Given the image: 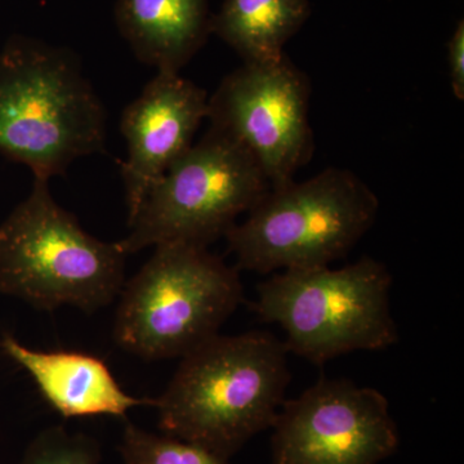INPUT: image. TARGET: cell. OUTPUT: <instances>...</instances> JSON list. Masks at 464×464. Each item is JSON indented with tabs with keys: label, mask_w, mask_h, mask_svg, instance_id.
I'll return each mask as SVG.
<instances>
[{
	"label": "cell",
	"mask_w": 464,
	"mask_h": 464,
	"mask_svg": "<svg viewBox=\"0 0 464 464\" xmlns=\"http://www.w3.org/2000/svg\"><path fill=\"white\" fill-rule=\"evenodd\" d=\"M0 348L27 372L45 401L63 417L124 418L137 406H154V400L128 395L99 357L75 351L33 350L9 334L3 335Z\"/></svg>",
	"instance_id": "11"
},
{
	"label": "cell",
	"mask_w": 464,
	"mask_h": 464,
	"mask_svg": "<svg viewBox=\"0 0 464 464\" xmlns=\"http://www.w3.org/2000/svg\"><path fill=\"white\" fill-rule=\"evenodd\" d=\"M119 451L125 464H230L200 445L148 432L132 423L125 424Z\"/></svg>",
	"instance_id": "14"
},
{
	"label": "cell",
	"mask_w": 464,
	"mask_h": 464,
	"mask_svg": "<svg viewBox=\"0 0 464 464\" xmlns=\"http://www.w3.org/2000/svg\"><path fill=\"white\" fill-rule=\"evenodd\" d=\"M288 353L267 332L215 335L181 357L154 400L159 429L230 459L273 427L290 380Z\"/></svg>",
	"instance_id": "1"
},
{
	"label": "cell",
	"mask_w": 464,
	"mask_h": 464,
	"mask_svg": "<svg viewBox=\"0 0 464 464\" xmlns=\"http://www.w3.org/2000/svg\"><path fill=\"white\" fill-rule=\"evenodd\" d=\"M48 182L34 179L29 197L0 225V293L39 310L94 313L121 295L128 256L85 232Z\"/></svg>",
	"instance_id": "3"
},
{
	"label": "cell",
	"mask_w": 464,
	"mask_h": 464,
	"mask_svg": "<svg viewBox=\"0 0 464 464\" xmlns=\"http://www.w3.org/2000/svg\"><path fill=\"white\" fill-rule=\"evenodd\" d=\"M243 301L237 267L204 246L163 244L121 289L115 342L142 359L182 357L219 334Z\"/></svg>",
	"instance_id": "6"
},
{
	"label": "cell",
	"mask_w": 464,
	"mask_h": 464,
	"mask_svg": "<svg viewBox=\"0 0 464 464\" xmlns=\"http://www.w3.org/2000/svg\"><path fill=\"white\" fill-rule=\"evenodd\" d=\"M100 445L83 433L61 426L39 432L27 445L21 464H100Z\"/></svg>",
	"instance_id": "15"
},
{
	"label": "cell",
	"mask_w": 464,
	"mask_h": 464,
	"mask_svg": "<svg viewBox=\"0 0 464 464\" xmlns=\"http://www.w3.org/2000/svg\"><path fill=\"white\" fill-rule=\"evenodd\" d=\"M105 141V109L74 52L9 38L0 51V152L50 181Z\"/></svg>",
	"instance_id": "2"
},
{
	"label": "cell",
	"mask_w": 464,
	"mask_h": 464,
	"mask_svg": "<svg viewBox=\"0 0 464 464\" xmlns=\"http://www.w3.org/2000/svg\"><path fill=\"white\" fill-rule=\"evenodd\" d=\"M311 14L308 0H224L210 32L246 63H273Z\"/></svg>",
	"instance_id": "13"
},
{
	"label": "cell",
	"mask_w": 464,
	"mask_h": 464,
	"mask_svg": "<svg viewBox=\"0 0 464 464\" xmlns=\"http://www.w3.org/2000/svg\"><path fill=\"white\" fill-rule=\"evenodd\" d=\"M212 16L208 0H116L115 24L139 61L179 72L203 47Z\"/></svg>",
	"instance_id": "12"
},
{
	"label": "cell",
	"mask_w": 464,
	"mask_h": 464,
	"mask_svg": "<svg viewBox=\"0 0 464 464\" xmlns=\"http://www.w3.org/2000/svg\"><path fill=\"white\" fill-rule=\"evenodd\" d=\"M208 100L203 88L179 72H158L125 108L121 128L128 158L121 177L128 222L155 183L194 145L195 133L207 119Z\"/></svg>",
	"instance_id": "10"
},
{
	"label": "cell",
	"mask_w": 464,
	"mask_h": 464,
	"mask_svg": "<svg viewBox=\"0 0 464 464\" xmlns=\"http://www.w3.org/2000/svg\"><path fill=\"white\" fill-rule=\"evenodd\" d=\"M449 76L458 100H464V21H458L448 44Z\"/></svg>",
	"instance_id": "16"
},
{
	"label": "cell",
	"mask_w": 464,
	"mask_h": 464,
	"mask_svg": "<svg viewBox=\"0 0 464 464\" xmlns=\"http://www.w3.org/2000/svg\"><path fill=\"white\" fill-rule=\"evenodd\" d=\"M270 188L252 155L210 127L155 183L119 246L127 256L163 244L208 248Z\"/></svg>",
	"instance_id": "7"
},
{
	"label": "cell",
	"mask_w": 464,
	"mask_h": 464,
	"mask_svg": "<svg viewBox=\"0 0 464 464\" xmlns=\"http://www.w3.org/2000/svg\"><path fill=\"white\" fill-rule=\"evenodd\" d=\"M310 94L307 75L286 54L244 63L208 100L207 119L252 155L271 188H282L313 157Z\"/></svg>",
	"instance_id": "8"
},
{
	"label": "cell",
	"mask_w": 464,
	"mask_h": 464,
	"mask_svg": "<svg viewBox=\"0 0 464 464\" xmlns=\"http://www.w3.org/2000/svg\"><path fill=\"white\" fill-rule=\"evenodd\" d=\"M392 276L372 257L341 268H295L258 285L253 310L285 332L288 353L313 364L399 342L391 313Z\"/></svg>",
	"instance_id": "4"
},
{
	"label": "cell",
	"mask_w": 464,
	"mask_h": 464,
	"mask_svg": "<svg viewBox=\"0 0 464 464\" xmlns=\"http://www.w3.org/2000/svg\"><path fill=\"white\" fill-rule=\"evenodd\" d=\"M380 200L355 173L328 168L270 191L225 235L237 270L259 274L323 267L371 230Z\"/></svg>",
	"instance_id": "5"
},
{
	"label": "cell",
	"mask_w": 464,
	"mask_h": 464,
	"mask_svg": "<svg viewBox=\"0 0 464 464\" xmlns=\"http://www.w3.org/2000/svg\"><path fill=\"white\" fill-rule=\"evenodd\" d=\"M273 464H378L399 432L381 391L322 378L284 401L273 424Z\"/></svg>",
	"instance_id": "9"
}]
</instances>
